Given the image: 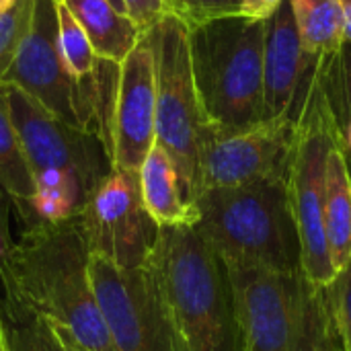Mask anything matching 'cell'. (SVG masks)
<instances>
[{
    "label": "cell",
    "mask_w": 351,
    "mask_h": 351,
    "mask_svg": "<svg viewBox=\"0 0 351 351\" xmlns=\"http://www.w3.org/2000/svg\"><path fill=\"white\" fill-rule=\"evenodd\" d=\"M82 212L33 222L0 253V290L88 351H115L88 276Z\"/></svg>",
    "instance_id": "cell-1"
},
{
    "label": "cell",
    "mask_w": 351,
    "mask_h": 351,
    "mask_svg": "<svg viewBox=\"0 0 351 351\" xmlns=\"http://www.w3.org/2000/svg\"><path fill=\"white\" fill-rule=\"evenodd\" d=\"M146 265L185 351H249L230 267L193 226H160Z\"/></svg>",
    "instance_id": "cell-2"
},
{
    "label": "cell",
    "mask_w": 351,
    "mask_h": 351,
    "mask_svg": "<svg viewBox=\"0 0 351 351\" xmlns=\"http://www.w3.org/2000/svg\"><path fill=\"white\" fill-rule=\"evenodd\" d=\"M193 206V228L228 265L302 271V247L286 181L204 189Z\"/></svg>",
    "instance_id": "cell-3"
},
{
    "label": "cell",
    "mask_w": 351,
    "mask_h": 351,
    "mask_svg": "<svg viewBox=\"0 0 351 351\" xmlns=\"http://www.w3.org/2000/svg\"><path fill=\"white\" fill-rule=\"evenodd\" d=\"M228 267L249 351H343L331 286L304 271Z\"/></svg>",
    "instance_id": "cell-4"
},
{
    "label": "cell",
    "mask_w": 351,
    "mask_h": 351,
    "mask_svg": "<svg viewBox=\"0 0 351 351\" xmlns=\"http://www.w3.org/2000/svg\"><path fill=\"white\" fill-rule=\"evenodd\" d=\"M197 97L210 125L245 130L267 121L263 101L265 21L228 16L187 29Z\"/></svg>",
    "instance_id": "cell-5"
},
{
    "label": "cell",
    "mask_w": 351,
    "mask_h": 351,
    "mask_svg": "<svg viewBox=\"0 0 351 351\" xmlns=\"http://www.w3.org/2000/svg\"><path fill=\"white\" fill-rule=\"evenodd\" d=\"M146 35L156 70V144L173 160L193 206L202 193L199 150L208 119L195 88L189 33L179 19L165 14Z\"/></svg>",
    "instance_id": "cell-6"
},
{
    "label": "cell",
    "mask_w": 351,
    "mask_h": 351,
    "mask_svg": "<svg viewBox=\"0 0 351 351\" xmlns=\"http://www.w3.org/2000/svg\"><path fill=\"white\" fill-rule=\"evenodd\" d=\"M296 123V146L286 183L302 247V271L315 284L331 286L337 274L325 232L327 160L343 140L317 82V70Z\"/></svg>",
    "instance_id": "cell-7"
},
{
    "label": "cell",
    "mask_w": 351,
    "mask_h": 351,
    "mask_svg": "<svg viewBox=\"0 0 351 351\" xmlns=\"http://www.w3.org/2000/svg\"><path fill=\"white\" fill-rule=\"evenodd\" d=\"M88 276L115 351H185L152 269H121L90 253Z\"/></svg>",
    "instance_id": "cell-8"
},
{
    "label": "cell",
    "mask_w": 351,
    "mask_h": 351,
    "mask_svg": "<svg viewBox=\"0 0 351 351\" xmlns=\"http://www.w3.org/2000/svg\"><path fill=\"white\" fill-rule=\"evenodd\" d=\"M6 88L10 115L33 177L47 171L72 175L88 199L113 171L111 154L101 136L62 121L21 88L12 84Z\"/></svg>",
    "instance_id": "cell-9"
},
{
    "label": "cell",
    "mask_w": 351,
    "mask_h": 351,
    "mask_svg": "<svg viewBox=\"0 0 351 351\" xmlns=\"http://www.w3.org/2000/svg\"><path fill=\"white\" fill-rule=\"evenodd\" d=\"M298 123L282 117L245 130H218L208 123L199 150L202 191L261 181H288Z\"/></svg>",
    "instance_id": "cell-10"
},
{
    "label": "cell",
    "mask_w": 351,
    "mask_h": 351,
    "mask_svg": "<svg viewBox=\"0 0 351 351\" xmlns=\"http://www.w3.org/2000/svg\"><path fill=\"white\" fill-rule=\"evenodd\" d=\"M82 218L90 253L121 269L146 267L160 226L144 208L138 171L113 169L86 199Z\"/></svg>",
    "instance_id": "cell-11"
},
{
    "label": "cell",
    "mask_w": 351,
    "mask_h": 351,
    "mask_svg": "<svg viewBox=\"0 0 351 351\" xmlns=\"http://www.w3.org/2000/svg\"><path fill=\"white\" fill-rule=\"evenodd\" d=\"M0 82L21 88L62 121L93 132L80 84L70 74L58 43L56 0H37L31 31Z\"/></svg>",
    "instance_id": "cell-12"
},
{
    "label": "cell",
    "mask_w": 351,
    "mask_h": 351,
    "mask_svg": "<svg viewBox=\"0 0 351 351\" xmlns=\"http://www.w3.org/2000/svg\"><path fill=\"white\" fill-rule=\"evenodd\" d=\"M156 144V70L148 35L119 64L111 109L113 169L140 171Z\"/></svg>",
    "instance_id": "cell-13"
},
{
    "label": "cell",
    "mask_w": 351,
    "mask_h": 351,
    "mask_svg": "<svg viewBox=\"0 0 351 351\" xmlns=\"http://www.w3.org/2000/svg\"><path fill=\"white\" fill-rule=\"evenodd\" d=\"M319 60L304 51L290 0H284L265 21L263 101L267 119L298 121Z\"/></svg>",
    "instance_id": "cell-14"
},
{
    "label": "cell",
    "mask_w": 351,
    "mask_h": 351,
    "mask_svg": "<svg viewBox=\"0 0 351 351\" xmlns=\"http://www.w3.org/2000/svg\"><path fill=\"white\" fill-rule=\"evenodd\" d=\"M138 173L144 208L158 226H193L197 222V210L187 202L179 173L158 144L152 146Z\"/></svg>",
    "instance_id": "cell-15"
},
{
    "label": "cell",
    "mask_w": 351,
    "mask_h": 351,
    "mask_svg": "<svg viewBox=\"0 0 351 351\" xmlns=\"http://www.w3.org/2000/svg\"><path fill=\"white\" fill-rule=\"evenodd\" d=\"M86 31L99 60L121 64L144 31L111 0H60Z\"/></svg>",
    "instance_id": "cell-16"
},
{
    "label": "cell",
    "mask_w": 351,
    "mask_h": 351,
    "mask_svg": "<svg viewBox=\"0 0 351 351\" xmlns=\"http://www.w3.org/2000/svg\"><path fill=\"white\" fill-rule=\"evenodd\" d=\"M0 195L8 197L27 224L39 222L33 210L35 177L25 156L8 103V88L0 82Z\"/></svg>",
    "instance_id": "cell-17"
},
{
    "label": "cell",
    "mask_w": 351,
    "mask_h": 351,
    "mask_svg": "<svg viewBox=\"0 0 351 351\" xmlns=\"http://www.w3.org/2000/svg\"><path fill=\"white\" fill-rule=\"evenodd\" d=\"M325 232L335 274L351 259V162L343 144H337L327 160Z\"/></svg>",
    "instance_id": "cell-18"
},
{
    "label": "cell",
    "mask_w": 351,
    "mask_h": 351,
    "mask_svg": "<svg viewBox=\"0 0 351 351\" xmlns=\"http://www.w3.org/2000/svg\"><path fill=\"white\" fill-rule=\"evenodd\" d=\"M306 53L329 58L346 43V8L339 0H290Z\"/></svg>",
    "instance_id": "cell-19"
},
{
    "label": "cell",
    "mask_w": 351,
    "mask_h": 351,
    "mask_svg": "<svg viewBox=\"0 0 351 351\" xmlns=\"http://www.w3.org/2000/svg\"><path fill=\"white\" fill-rule=\"evenodd\" d=\"M0 325L6 351H66L60 329L0 290Z\"/></svg>",
    "instance_id": "cell-20"
},
{
    "label": "cell",
    "mask_w": 351,
    "mask_h": 351,
    "mask_svg": "<svg viewBox=\"0 0 351 351\" xmlns=\"http://www.w3.org/2000/svg\"><path fill=\"white\" fill-rule=\"evenodd\" d=\"M317 82L343 140L351 121V43L346 41L337 53L319 60Z\"/></svg>",
    "instance_id": "cell-21"
},
{
    "label": "cell",
    "mask_w": 351,
    "mask_h": 351,
    "mask_svg": "<svg viewBox=\"0 0 351 351\" xmlns=\"http://www.w3.org/2000/svg\"><path fill=\"white\" fill-rule=\"evenodd\" d=\"M35 6L37 0H12L0 10V80L31 31Z\"/></svg>",
    "instance_id": "cell-22"
},
{
    "label": "cell",
    "mask_w": 351,
    "mask_h": 351,
    "mask_svg": "<svg viewBox=\"0 0 351 351\" xmlns=\"http://www.w3.org/2000/svg\"><path fill=\"white\" fill-rule=\"evenodd\" d=\"M165 14L179 19L187 29L210 21L241 16L243 0H162Z\"/></svg>",
    "instance_id": "cell-23"
},
{
    "label": "cell",
    "mask_w": 351,
    "mask_h": 351,
    "mask_svg": "<svg viewBox=\"0 0 351 351\" xmlns=\"http://www.w3.org/2000/svg\"><path fill=\"white\" fill-rule=\"evenodd\" d=\"M331 294L341 346L343 351H351V259L331 284Z\"/></svg>",
    "instance_id": "cell-24"
},
{
    "label": "cell",
    "mask_w": 351,
    "mask_h": 351,
    "mask_svg": "<svg viewBox=\"0 0 351 351\" xmlns=\"http://www.w3.org/2000/svg\"><path fill=\"white\" fill-rule=\"evenodd\" d=\"M128 16L146 33L150 31L162 16H165V4L162 0H123Z\"/></svg>",
    "instance_id": "cell-25"
},
{
    "label": "cell",
    "mask_w": 351,
    "mask_h": 351,
    "mask_svg": "<svg viewBox=\"0 0 351 351\" xmlns=\"http://www.w3.org/2000/svg\"><path fill=\"white\" fill-rule=\"evenodd\" d=\"M284 0H243L241 16L255 19V21H267L282 4Z\"/></svg>",
    "instance_id": "cell-26"
},
{
    "label": "cell",
    "mask_w": 351,
    "mask_h": 351,
    "mask_svg": "<svg viewBox=\"0 0 351 351\" xmlns=\"http://www.w3.org/2000/svg\"><path fill=\"white\" fill-rule=\"evenodd\" d=\"M60 335H62V341H64V346H66V351H88V350H84V348H80L66 331H62L60 329Z\"/></svg>",
    "instance_id": "cell-27"
},
{
    "label": "cell",
    "mask_w": 351,
    "mask_h": 351,
    "mask_svg": "<svg viewBox=\"0 0 351 351\" xmlns=\"http://www.w3.org/2000/svg\"><path fill=\"white\" fill-rule=\"evenodd\" d=\"M346 41L351 43V4L346 6Z\"/></svg>",
    "instance_id": "cell-28"
},
{
    "label": "cell",
    "mask_w": 351,
    "mask_h": 351,
    "mask_svg": "<svg viewBox=\"0 0 351 351\" xmlns=\"http://www.w3.org/2000/svg\"><path fill=\"white\" fill-rule=\"evenodd\" d=\"M343 146H346L348 156L351 158V121H350V125L346 128V132H343Z\"/></svg>",
    "instance_id": "cell-29"
},
{
    "label": "cell",
    "mask_w": 351,
    "mask_h": 351,
    "mask_svg": "<svg viewBox=\"0 0 351 351\" xmlns=\"http://www.w3.org/2000/svg\"><path fill=\"white\" fill-rule=\"evenodd\" d=\"M111 2H113V4H115V6H117L119 10H121V12H125V6H123V0H111ZM125 14H128V12H125Z\"/></svg>",
    "instance_id": "cell-30"
},
{
    "label": "cell",
    "mask_w": 351,
    "mask_h": 351,
    "mask_svg": "<svg viewBox=\"0 0 351 351\" xmlns=\"http://www.w3.org/2000/svg\"><path fill=\"white\" fill-rule=\"evenodd\" d=\"M0 351H6V343H4V335H2V325H0Z\"/></svg>",
    "instance_id": "cell-31"
},
{
    "label": "cell",
    "mask_w": 351,
    "mask_h": 351,
    "mask_svg": "<svg viewBox=\"0 0 351 351\" xmlns=\"http://www.w3.org/2000/svg\"><path fill=\"white\" fill-rule=\"evenodd\" d=\"M10 2H12V0H0V10H4Z\"/></svg>",
    "instance_id": "cell-32"
},
{
    "label": "cell",
    "mask_w": 351,
    "mask_h": 351,
    "mask_svg": "<svg viewBox=\"0 0 351 351\" xmlns=\"http://www.w3.org/2000/svg\"><path fill=\"white\" fill-rule=\"evenodd\" d=\"M339 2L343 4V8H346V6H350V4H351V0H339Z\"/></svg>",
    "instance_id": "cell-33"
}]
</instances>
